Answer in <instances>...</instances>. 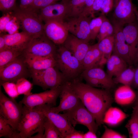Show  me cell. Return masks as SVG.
I'll return each instance as SVG.
<instances>
[{
	"label": "cell",
	"instance_id": "cell-37",
	"mask_svg": "<svg viewBox=\"0 0 138 138\" xmlns=\"http://www.w3.org/2000/svg\"><path fill=\"white\" fill-rule=\"evenodd\" d=\"M59 0H34L31 4L25 9L38 13L39 10Z\"/></svg>",
	"mask_w": 138,
	"mask_h": 138
},
{
	"label": "cell",
	"instance_id": "cell-16",
	"mask_svg": "<svg viewBox=\"0 0 138 138\" xmlns=\"http://www.w3.org/2000/svg\"><path fill=\"white\" fill-rule=\"evenodd\" d=\"M114 27V45L112 53L123 59L131 66L133 64L129 46L126 43L122 32L123 27L112 22Z\"/></svg>",
	"mask_w": 138,
	"mask_h": 138
},
{
	"label": "cell",
	"instance_id": "cell-1",
	"mask_svg": "<svg viewBox=\"0 0 138 138\" xmlns=\"http://www.w3.org/2000/svg\"><path fill=\"white\" fill-rule=\"evenodd\" d=\"M69 82L74 91L94 117L98 125L101 126L103 123L105 112L113 101L110 93L108 90L96 88L77 79Z\"/></svg>",
	"mask_w": 138,
	"mask_h": 138
},
{
	"label": "cell",
	"instance_id": "cell-8",
	"mask_svg": "<svg viewBox=\"0 0 138 138\" xmlns=\"http://www.w3.org/2000/svg\"><path fill=\"white\" fill-rule=\"evenodd\" d=\"M112 22L122 27L136 20L132 0H114Z\"/></svg>",
	"mask_w": 138,
	"mask_h": 138
},
{
	"label": "cell",
	"instance_id": "cell-23",
	"mask_svg": "<svg viewBox=\"0 0 138 138\" xmlns=\"http://www.w3.org/2000/svg\"><path fill=\"white\" fill-rule=\"evenodd\" d=\"M136 97V94L130 86L123 85L115 91L114 100L119 105L126 106L134 102Z\"/></svg>",
	"mask_w": 138,
	"mask_h": 138
},
{
	"label": "cell",
	"instance_id": "cell-39",
	"mask_svg": "<svg viewBox=\"0 0 138 138\" xmlns=\"http://www.w3.org/2000/svg\"><path fill=\"white\" fill-rule=\"evenodd\" d=\"M16 0H0V9L3 12H10L16 8Z\"/></svg>",
	"mask_w": 138,
	"mask_h": 138
},
{
	"label": "cell",
	"instance_id": "cell-27",
	"mask_svg": "<svg viewBox=\"0 0 138 138\" xmlns=\"http://www.w3.org/2000/svg\"><path fill=\"white\" fill-rule=\"evenodd\" d=\"M113 35L106 38L97 43V46L102 55L99 65L102 66L107 61L112 54L114 45Z\"/></svg>",
	"mask_w": 138,
	"mask_h": 138
},
{
	"label": "cell",
	"instance_id": "cell-26",
	"mask_svg": "<svg viewBox=\"0 0 138 138\" xmlns=\"http://www.w3.org/2000/svg\"><path fill=\"white\" fill-rule=\"evenodd\" d=\"M108 74L112 78L119 75L127 67V64L118 56L112 54L106 63Z\"/></svg>",
	"mask_w": 138,
	"mask_h": 138
},
{
	"label": "cell",
	"instance_id": "cell-15",
	"mask_svg": "<svg viewBox=\"0 0 138 138\" xmlns=\"http://www.w3.org/2000/svg\"><path fill=\"white\" fill-rule=\"evenodd\" d=\"M51 106L53 105L46 104L35 107L42 112L45 116L59 130L62 138H65L66 136L72 133L75 129L62 114L57 113L52 111L50 108Z\"/></svg>",
	"mask_w": 138,
	"mask_h": 138
},
{
	"label": "cell",
	"instance_id": "cell-31",
	"mask_svg": "<svg viewBox=\"0 0 138 138\" xmlns=\"http://www.w3.org/2000/svg\"><path fill=\"white\" fill-rule=\"evenodd\" d=\"M85 0H71L65 2L68 8V16L71 18L78 17L82 13L84 7Z\"/></svg>",
	"mask_w": 138,
	"mask_h": 138
},
{
	"label": "cell",
	"instance_id": "cell-42",
	"mask_svg": "<svg viewBox=\"0 0 138 138\" xmlns=\"http://www.w3.org/2000/svg\"><path fill=\"white\" fill-rule=\"evenodd\" d=\"M14 16L13 13H10V12L4 14L0 18V33L5 31V27Z\"/></svg>",
	"mask_w": 138,
	"mask_h": 138
},
{
	"label": "cell",
	"instance_id": "cell-17",
	"mask_svg": "<svg viewBox=\"0 0 138 138\" xmlns=\"http://www.w3.org/2000/svg\"><path fill=\"white\" fill-rule=\"evenodd\" d=\"M68 8L65 2H56L42 9L38 13L40 18L42 21L50 20H64L68 16Z\"/></svg>",
	"mask_w": 138,
	"mask_h": 138
},
{
	"label": "cell",
	"instance_id": "cell-52",
	"mask_svg": "<svg viewBox=\"0 0 138 138\" xmlns=\"http://www.w3.org/2000/svg\"><path fill=\"white\" fill-rule=\"evenodd\" d=\"M138 63V46L136 48L133 61V63Z\"/></svg>",
	"mask_w": 138,
	"mask_h": 138
},
{
	"label": "cell",
	"instance_id": "cell-45",
	"mask_svg": "<svg viewBox=\"0 0 138 138\" xmlns=\"http://www.w3.org/2000/svg\"><path fill=\"white\" fill-rule=\"evenodd\" d=\"M103 1V0H95L90 11V16H93L95 13L100 11Z\"/></svg>",
	"mask_w": 138,
	"mask_h": 138
},
{
	"label": "cell",
	"instance_id": "cell-6",
	"mask_svg": "<svg viewBox=\"0 0 138 138\" xmlns=\"http://www.w3.org/2000/svg\"><path fill=\"white\" fill-rule=\"evenodd\" d=\"M22 104L8 97L0 88V116L14 129L17 131L23 111Z\"/></svg>",
	"mask_w": 138,
	"mask_h": 138
},
{
	"label": "cell",
	"instance_id": "cell-30",
	"mask_svg": "<svg viewBox=\"0 0 138 138\" xmlns=\"http://www.w3.org/2000/svg\"><path fill=\"white\" fill-rule=\"evenodd\" d=\"M134 71L135 68L131 66L127 67L115 77L113 80L114 83L131 86L133 80Z\"/></svg>",
	"mask_w": 138,
	"mask_h": 138
},
{
	"label": "cell",
	"instance_id": "cell-40",
	"mask_svg": "<svg viewBox=\"0 0 138 138\" xmlns=\"http://www.w3.org/2000/svg\"><path fill=\"white\" fill-rule=\"evenodd\" d=\"M20 25L17 19L14 16L6 25L5 31L8 32L9 34H13L18 32Z\"/></svg>",
	"mask_w": 138,
	"mask_h": 138
},
{
	"label": "cell",
	"instance_id": "cell-29",
	"mask_svg": "<svg viewBox=\"0 0 138 138\" xmlns=\"http://www.w3.org/2000/svg\"><path fill=\"white\" fill-rule=\"evenodd\" d=\"M24 52L16 49L7 48L0 52V69L22 55Z\"/></svg>",
	"mask_w": 138,
	"mask_h": 138
},
{
	"label": "cell",
	"instance_id": "cell-36",
	"mask_svg": "<svg viewBox=\"0 0 138 138\" xmlns=\"http://www.w3.org/2000/svg\"><path fill=\"white\" fill-rule=\"evenodd\" d=\"M105 17V15H102L91 19L89 23L91 40H94L97 38Z\"/></svg>",
	"mask_w": 138,
	"mask_h": 138
},
{
	"label": "cell",
	"instance_id": "cell-43",
	"mask_svg": "<svg viewBox=\"0 0 138 138\" xmlns=\"http://www.w3.org/2000/svg\"><path fill=\"white\" fill-rule=\"evenodd\" d=\"M114 0H103L100 11L102 15H105L110 12L113 9Z\"/></svg>",
	"mask_w": 138,
	"mask_h": 138
},
{
	"label": "cell",
	"instance_id": "cell-50",
	"mask_svg": "<svg viewBox=\"0 0 138 138\" xmlns=\"http://www.w3.org/2000/svg\"><path fill=\"white\" fill-rule=\"evenodd\" d=\"M7 49L4 38V34L0 33V52Z\"/></svg>",
	"mask_w": 138,
	"mask_h": 138
},
{
	"label": "cell",
	"instance_id": "cell-54",
	"mask_svg": "<svg viewBox=\"0 0 138 138\" xmlns=\"http://www.w3.org/2000/svg\"><path fill=\"white\" fill-rule=\"evenodd\" d=\"M135 13L136 19L138 21V10H137V7L135 10Z\"/></svg>",
	"mask_w": 138,
	"mask_h": 138
},
{
	"label": "cell",
	"instance_id": "cell-53",
	"mask_svg": "<svg viewBox=\"0 0 138 138\" xmlns=\"http://www.w3.org/2000/svg\"><path fill=\"white\" fill-rule=\"evenodd\" d=\"M135 105L138 106V92L137 95H136V99L135 101Z\"/></svg>",
	"mask_w": 138,
	"mask_h": 138
},
{
	"label": "cell",
	"instance_id": "cell-3",
	"mask_svg": "<svg viewBox=\"0 0 138 138\" xmlns=\"http://www.w3.org/2000/svg\"><path fill=\"white\" fill-rule=\"evenodd\" d=\"M56 65L68 81L77 79L83 71L81 62L63 44L57 50Z\"/></svg>",
	"mask_w": 138,
	"mask_h": 138
},
{
	"label": "cell",
	"instance_id": "cell-21",
	"mask_svg": "<svg viewBox=\"0 0 138 138\" xmlns=\"http://www.w3.org/2000/svg\"><path fill=\"white\" fill-rule=\"evenodd\" d=\"M122 32L125 41L130 47L131 59L133 63L138 46V22L136 20L125 25L123 27Z\"/></svg>",
	"mask_w": 138,
	"mask_h": 138
},
{
	"label": "cell",
	"instance_id": "cell-34",
	"mask_svg": "<svg viewBox=\"0 0 138 138\" xmlns=\"http://www.w3.org/2000/svg\"><path fill=\"white\" fill-rule=\"evenodd\" d=\"M113 26L105 17L101 26L97 38L98 42L107 37L113 36L114 33Z\"/></svg>",
	"mask_w": 138,
	"mask_h": 138
},
{
	"label": "cell",
	"instance_id": "cell-4",
	"mask_svg": "<svg viewBox=\"0 0 138 138\" xmlns=\"http://www.w3.org/2000/svg\"><path fill=\"white\" fill-rule=\"evenodd\" d=\"M30 71L33 84L44 90L60 87L68 81L55 67Z\"/></svg>",
	"mask_w": 138,
	"mask_h": 138
},
{
	"label": "cell",
	"instance_id": "cell-18",
	"mask_svg": "<svg viewBox=\"0 0 138 138\" xmlns=\"http://www.w3.org/2000/svg\"><path fill=\"white\" fill-rule=\"evenodd\" d=\"M82 63L90 45L72 34H68L62 44Z\"/></svg>",
	"mask_w": 138,
	"mask_h": 138
},
{
	"label": "cell",
	"instance_id": "cell-14",
	"mask_svg": "<svg viewBox=\"0 0 138 138\" xmlns=\"http://www.w3.org/2000/svg\"><path fill=\"white\" fill-rule=\"evenodd\" d=\"M60 99L59 105L57 107L51 106V110L59 113L71 110L76 106L80 101L71 87L69 81H67L61 87L59 96Z\"/></svg>",
	"mask_w": 138,
	"mask_h": 138
},
{
	"label": "cell",
	"instance_id": "cell-22",
	"mask_svg": "<svg viewBox=\"0 0 138 138\" xmlns=\"http://www.w3.org/2000/svg\"><path fill=\"white\" fill-rule=\"evenodd\" d=\"M81 75L83 77L93 78L98 79L102 83L107 89L112 88L114 85V83L112 78L98 66L84 70Z\"/></svg>",
	"mask_w": 138,
	"mask_h": 138
},
{
	"label": "cell",
	"instance_id": "cell-48",
	"mask_svg": "<svg viewBox=\"0 0 138 138\" xmlns=\"http://www.w3.org/2000/svg\"><path fill=\"white\" fill-rule=\"evenodd\" d=\"M34 0H20L19 8L21 9L27 8L32 3Z\"/></svg>",
	"mask_w": 138,
	"mask_h": 138
},
{
	"label": "cell",
	"instance_id": "cell-28",
	"mask_svg": "<svg viewBox=\"0 0 138 138\" xmlns=\"http://www.w3.org/2000/svg\"><path fill=\"white\" fill-rule=\"evenodd\" d=\"M129 137L138 138V106L134 105L131 117L125 125Z\"/></svg>",
	"mask_w": 138,
	"mask_h": 138
},
{
	"label": "cell",
	"instance_id": "cell-46",
	"mask_svg": "<svg viewBox=\"0 0 138 138\" xmlns=\"http://www.w3.org/2000/svg\"><path fill=\"white\" fill-rule=\"evenodd\" d=\"M95 0H85L84 9L80 15L86 17L90 16V11Z\"/></svg>",
	"mask_w": 138,
	"mask_h": 138
},
{
	"label": "cell",
	"instance_id": "cell-20",
	"mask_svg": "<svg viewBox=\"0 0 138 138\" xmlns=\"http://www.w3.org/2000/svg\"><path fill=\"white\" fill-rule=\"evenodd\" d=\"M25 63L30 70L39 71L55 67V56H33L23 55Z\"/></svg>",
	"mask_w": 138,
	"mask_h": 138
},
{
	"label": "cell",
	"instance_id": "cell-2",
	"mask_svg": "<svg viewBox=\"0 0 138 138\" xmlns=\"http://www.w3.org/2000/svg\"><path fill=\"white\" fill-rule=\"evenodd\" d=\"M45 118L42 112L36 107L24 105L17 130L20 138H42Z\"/></svg>",
	"mask_w": 138,
	"mask_h": 138
},
{
	"label": "cell",
	"instance_id": "cell-5",
	"mask_svg": "<svg viewBox=\"0 0 138 138\" xmlns=\"http://www.w3.org/2000/svg\"><path fill=\"white\" fill-rule=\"evenodd\" d=\"M13 14L21 25L23 31L33 37L44 33V25L37 13L16 8L14 10Z\"/></svg>",
	"mask_w": 138,
	"mask_h": 138
},
{
	"label": "cell",
	"instance_id": "cell-41",
	"mask_svg": "<svg viewBox=\"0 0 138 138\" xmlns=\"http://www.w3.org/2000/svg\"><path fill=\"white\" fill-rule=\"evenodd\" d=\"M105 131L101 136V138H125L127 136L122 135L113 130L103 126Z\"/></svg>",
	"mask_w": 138,
	"mask_h": 138
},
{
	"label": "cell",
	"instance_id": "cell-10",
	"mask_svg": "<svg viewBox=\"0 0 138 138\" xmlns=\"http://www.w3.org/2000/svg\"><path fill=\"white\" fill-rule=\"evenodd\" d=\"M21 56L0 69V81L16 83L19 79L26 77L28 67L24 56L23 57Z\"/></svg>",
	"mask_w": 138,
	"mask_h": 138
},
{
	"label": "cell",
	"instance_id": "cell-19",
	"mask_svg": "<svg viewBox=\"0 0 138 138\" xmlns=\"http://www.w3.org/2000/svg\"><path fill=\"white\" fill-rule=\"evenodd\" d=\"M33 38L24 31L13 34H4L7 48L16 49L23 52Z\"/></svg>",
	"mask_w": 138,
	"mask_h": 138
},
{
	"label": "cell",
	"instance_id": "cell-51",
	"mask_svg": "<svg viewBox=\"0 0 138 138\" xmlns=\"http://www.w3.org/2000/svg\"><path fill=\"white\" fill-rule=\"evenodd\" d=\"M98 138L96 133L90 130L84 134V138Z\"/></svg>",
	"mask_w": 138,
	"mask_h": 138
},
{
	"label": "cell",
	"instance_id": "cell-9",
	"mask_svg": "<svg viewBox=\"0 0 138 138\" xmlns=\"http://www.w3.org/2000/svg\"><path fill=\"white\" fill-rule=\"evenodd\" d=\"M57 50L53 43L45 33L33 38L24 52L23 54L33 56H55Z\"/></svg>",
	"mask_w": 138,
	"mask_h": 138
},
{
	"label": "cell",
	"instance_id": "cell-12",
	"mask_svg": "<svg viewBox=\"0 0 138 138\" xmlns=\"http://www.w3.org/2000/svg\"><path fill=\"white\" fill-rule=\"evenodd\" d=\"M44 21V32L46 36L54 44H62L69 34L66 22L61 20H50Z\"/></svg>",
	"mask_w": 138,
	"mask_h": 138
},
{
	"label": "cell",
	"instance_id": "cell-35",
	"mask_svg": "<svg viewBox=\"0 0 138 138\" xmlns=\"http://www.w3.org/2000/svg\"><path fill=\"white\" fill-rule=\"evenodd\" d=\"M18 92L19 95H23L28 96L32 94L31 91L33 84L25 78H22L18 79L16 83Z\"/></svg>",
	"mask_w": 138,
	"mask_h": 138
},
{
	"label": "cell",
	"instance_id": "cell-13",
	"mask_svg": "<svg viewBox=\"0 0 138 138\" xmlns=\"http://www.w3.org/2000/svg\"><path fill=\"white\" fill-rule=\"evenodd\" d=\"M91 17L80 15L71 18L66 22L69 32L80 40L88 43L91 40L89 28Z\"/></svg>",
	"mask_w": 138,
	"mask_h": 138
},
{
	"label": "cell",
	"instance_id": "cell-25",
	"mask_svg": "<svg viewBox=\"0 0 138 138\" xmlns=\"http://www.w3.org/2000/svg\"><path fill=\"white\" fill-rule=\"evenodd\" d=\"M102 57L97 43L90 45L82 62L84 70L99 65Z\"/></svg>",
	"mask_w": 138,
	"mask_h": 138
},
{
	"label": "cell",
	"instance_id": "cell-44",
	"mask_svg": "<svg viewBox=\"0 0 138 138\" xmlns=\"http://www.w3.org/2000/svg\"><path fill=\"white\" fill-rule=\"evenodd\" d=\"M83 78L86 81V84L90 86L94 87H101L105 89L102 83L97 79L86 77Z\"/></svg>",
	"mask_w": 138,
	"mask_h": 138
},
{
	"label": "cell",
	"instance_id": "cell-7",
	"mask_svg": "<svg viewBox=\"0 0 138 138\" xmlns=\"http://www.w3.org/2000/svg\"><path fill=\"white\" fill-rule=\"evenodd\" d=\"M62 114L74 127L77 124H82L96 133L98 126L95 118L81 100L74 108Z\"/></svg>",
	"mask_w": 138,
	"mask_h": 138
},
{
	"label": "cell",
	"instance_id": "cell-24",
	"mask_svg": "<svg viewBox=\"0 0 138 138\" xmlns=\"http://www.w3.org/2000/svg\"><path fill=\"white\" fill-rule=\"evenodd\" d=\"M129 116L119 108L111 106L105 113L103 122L111 127L116 126L120 124Z\"/></svg>",
	"mask_w": 138,
	"mask_h": 138
},
{
	"label": "cell",
	"instance_id": "cell-11",
	"mask_svg": "<svg viewBox=\"0 0 138 138\" xmlns=\"http://www.w3.org/2000/svg\"><path fill=\"white\" fill-rule=\"evenodd\" d=\"M61 86L39 93L24 96L19 103L31 108L46 104L54 106L56 105L57 99L59 96Z\"/></svg>",
	"mask_w": 138,
	"mask_h": 138
},
{
	"label": "cell",
	"instance_id": "cell-32",
	"mask_svg": "<svg viewBox=\"0 0 138 138\" xmlns=\"http://www.w3.org/2000/svg\"><path fill=\"white\" fill-rule=\"evenodd\" d=\"M44 128V132L42 138H62V134L59 130L46 117Z\"/></svg>",
	"mask_w": 138,
	"mask_h": 138
},
{
	"label": "cell",
	"instance_id": "cell-38",
	"mask_svg": "<svg viewBox=\"0 0 138 138\" xmlns=\"http://www.w3.org/2000/svg\"><path fill=\"white\" fill-rule=\"evenodd\" d=\"M0 85L3 86L5 91L10 98L15 99L19 95L16 83L0 81Z\"/></svg>",
	"mask_w": 138,
	"mask_h": 138
},
{
	"label": "cell",
	"instance_id": "cell-47",
	"mask_svg": "<svg viewBox=\"0 0 138 138\" xmlns=\"http://www.w3.org/2000/svg\"><path fill=\"white\" fill-rule=\"evenodd\" d=\"M84 133L75 130L71 133L67 135L65 138H84Z\"/></svg>",
	"mask_w": 138,
	"mask_h": 138
},
{
	"label": "cell",
	"instance_id": "cell-49",
	"mask_svg": "<svg viewBox=\"0 0 138 138\" xmlns=\"http://www.w3.org/2000/svg\"><path fill=\"white\" fill-rule=\"evenodd\" d=\"M131 85L135 88L138 89V64L135 68L134 79Z\"/></svg>",
	"mask_w": 138,
	"mask_h": 138
},
{
	"label": "cell",
	"instance_id": "cell-33",
	"mask_svg": "<svg viewBox=\"0 0 138 138\" xmlns=\"http://www.w3.org/2000/svg\"><path fill=\"white\" fill-rule=\"evenodd\" d=\"M0 137L8 138H20L19 132L13 129L0 116Z\"/></svg>",
	"mask_w": 138,
	"mask_h": 138
}]
</instances>
